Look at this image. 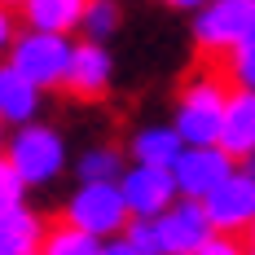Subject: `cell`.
I'll list each match as a JSON object with an SVG mask.
<instances>
[{"mask_svg":"<svg viewBox=\"0 0 255 255\" xmlns=\"http://www.w3.org/2000/svg\"><path fill=\"white\" fill-rule=\"evenodd\" d=\"M4 158L9 167L22 176L26 189H49L71 172V145L62 136V128L44 124V119H31V124L9 128L4 136Z\"/></svg>","mask_w":255,"mask_h":255,"instance_id":"6da1fadb","label":"cell"},{"mask_svg":"<svg viewBox=\"0 0 255 255\" xmlns=\"http://www.w3.org/2000/svg\"><path fill=\"white\" fill-rule=\"evenodd\" d=\"M229 79L220 71H198L180 84L176 106H172V128L180 132L185 145H211L220 132V110H225Z\"/></svg>","mask_w":255,"mask_h":255,"instance_id":"7a4b0ae2","label":"cell"},{"mask_svg":"<svg viewBox=\"0 0 255 255\" xmlns=\"http://www.w3.org/2000/svg\"><path fill=\"white\" fill-rule=\"evenodd\" d=\"M4 62L26 75L40 93L49 88H62V75H66V62H71V35H57V31H35L26 26L9 40L4 49Z\"/></svg>","mask_w":255,"mask_h":255,"instance_id":"3957f363","label":"cell"},{"mask_svg":"<svg viewBox=\"0 0 255 255\" xmlns=\"http://www.w3.org/2000/svg\"><path fill=\"white\" fill-rule=\"evenodd\" d=\"M62 220L93 238H115L128 225V207L115 180H75V189L62 203Z\"/></svg>","mask_w":255,"mask_h":255,"instance_id":"277c9868","label":"cell"},{"mask_svg":"<svg viewBox=\"0 0 255 255\" xmlns=\"http://www.w3.org/2000/svg\"><path fill=\"white\" fill-rule=\"evenodd\" d=\"M194 44L207 57H225L233 44L255 35V0H203L194 9Z\"/></svg>","mask_w":255,"mask_h":255,"instance_id":"5b68a950","label":"cell"},{"mask_svg":"<svg viewBox=\"0 0 255 255\" xmlns=\"http://www.w3.org/2000/svg\"><path fill=\"white\" fill-rule=\"evenodd\" d=\"M198 203H203L207 220H211V233H238L242 238L247 225L255 220V180L242 167H233L229 176Z\"/></svg>","mask_w":255,"mask_h":255,"instance_id":"8992f818","label":"cell"},{"mask_svg":"<svg viewBox=\"0 0 255 255\" xmlns=\"http://www.w3.org/2000/svg\"><path fill=\"white\" fill-rule=\"evenodd\" d=\"M233 167H238V158L225 154L216 141L211 145H180L176 163H172V180H176L180 198H207Z\"/></svg>","mask_w":255,"mask_h":255,"instance_id":"52a82bcc","label":"cell"},{"mask_svg":"<svg viewBox=\"0 0 255 255\" xmlns=\"http://www.w3.org/2000/svg\"><path fill=\"white\" fill-rule=\"evenodd\" d=\"M115 84V57L106 44L97 40H71V62H66V75L62 88L79 97V102H102Z\"/></svg>","mask_w":255,"mask_h":255,"instance_id":"ba28073f","label":"cell"},{"mask_svg":"<svg viewBox=\"0 0 255 255\" xmlns=\"http://www.w3.org/2000/svg\"><path fill=\"white\" fill-rule=\"evenodd\" d=\"M119 194H124L128 216H158L167 211V203L176 198V180L172 167H150V163H128L119 172Z\"/></svg>","mask_w":255,"mask_h":255,"instance_id":"9c48e42d","label":"cell"},{"mask_svg":"<svg viewBox=\"0 0 255 255\" xmlns=\"http://www.w3.org/2000/svg\"><path fill=\"white\" fill-rule=\"evenodd\" d=\"M158 229H163V247L167 251L194 255L211 238V220H207V211H203L198 198H180L176 194L167 203V211H158Z\"/></svg>","mask_w":255,"mask_h":255,"instance_id":"30bf717a","label":"cell"},{"mask_svg":"<svg viewBox=\"0 0 255 255\" xmlns=\"http://www.w3.org/2000/svg\"><path fill=\"white\" fill-rule=\"evenodd\" d=\"M216 145L233 158H242L247 150H255V93L251 88H233L225 93V110H220V132Z\"/></svg>","mask_w":255,"mask_h":255,"instance_id":"8fae6325","label":"cell"},{"mask_svg":"<svg viewBox=\"0 0 255 255\" xmlns=\"http://www.w3.org/2000/svg\"><path fill=\"white\" fill-rule=\"evenodd\" d=\"M40 110H44V93L26 75H18L9 62H0V119H4V128L31 124V119H40Z\"/></svg>","mask_w":255,"mask_h":255,"instance_id":"7c38bea8","label":"cell"},{"mask_svg":"<svg viewBox=\"0 0 255 255\" xmlns=\"http://www.w3.org/2000/svg\"><path fill=\"white\" fill-rule=\"evenodd\" d=\"M180 132L172 124H141L128 141V163H150V167H172L180 154Z\"/></svg>","mask_w":255,"mask_h":255,"instance_id":"4fadbf2b","label":"cell"},{"mask_svg":"<svg viewBox=\"0 0 255 255\" xmlns=\"http://www.w3.org/2000/svg\"><path fill=\"white\" fill-rule=\"evenodd\" d=\"M40 238H44V220L31 207L0 216V255H40Z\"/></svg>","mask_w":255,"mask_h":255,"instance_id":"5bb4252c","label":"cell"},{"mask_svg":"<svg viewBox=\"0 0 255 255\" xmlns=\"http://www.w3.org/2000/svg\"><path fill=\"white\" fill-rule=\"evenodd\" d=\"M22 22L35 31H57V35H75L84 0H22Z\"/></svg>","mask_w":255,"mask_h":255,"instance_id":"9a60e30c","label":"cell"},{"mask_svg":"<svg viewBox=\"0 0 255 255\" xmlns=\"http://www.w3.org/2000/svg\"><path fill=\"white\" fill-rule=\"evenodd\" d=\"M97 247H102V238L75 229L66 220L44 225V238H40V255H97Z\"/></svg>","mask_w":255,"mask_h":255,"instance_id":"2e32d148","label":"cell"},{"mask_svg":"<svg viewBox=\"0 0 255 255\" xmlns=\"http://www.w3.org/2000/svg\"><path fill=\"white\" fill-rule=\"evenodd\" d=\"M124 167L128 154L119 145H88L84 154H75V180H119Z\"/></svg>","mask_w":255,"mask_h":255,"instance_id":"e0dca14e","label":"cell"},{"mask_svg":"<svg viewBox=\"0 0 255 255\" xmlns=\"http://www.w3.org/2000/svg\"><path fill=\"white\" fill-rule=\"evenodd\" d=\"M119 22H124L119 0H84V13H79V35H84V40L106 44V40L119 31Z\"/></svg>","mask_w":255,"mask_h":255,"instance_id":"ac0fdd59","label":"cell"},{"mask_svg":"<svg viewBox=\"0 0 255 255\" xmlns=\"http://www.w3.org/2000/svg\"><path fill=\"white\" fill-rule=\"evenodd\" d=\"M225 79L233 88H251L255 93V35H247L242 44H233L225 53Z\"/></svg>","mask_w":255,"mask_h":255,"instance_id":"d6986e66","label":"cell"},{"mask_svg":"<svg viewBox=\"0 0 255 255\" xmlns=\"http://www.w3.org/2000/svg\"><path fill=\"white\" fill-rule=\"evenodd\" d=\"M124 238L141 255H167V247H163V229H158V216H128Z\"/></svg>","mask_w":255,"mask_h":255,"instance_id":"ffe728a7","label":"cell"},{"mask_svg":"<svg viewBox=\"0 0 255 255\" xmlns=\"http://www.w3.org/2000/svg\"><path fill=\"white\" fill-rule=\"evenodd\" d=\"M18 207H26V185H22V176L9 167V158L0 154V216H4V211H18Z\"/></svg>","mask_w":255,"mask_h":255,"instance_id":"44dd1931","label":"cell"},{"mask_svg":"<svg viewBox=\"0 0 255 255\" xmlns=\"http://www.w3.org/2000/svg\"><path fill=\"white\" fill-rule=\"evenodd\" d=\"M194 255H247V247H242L238 233H211Z\"/></svg>","mask_w":255,"mask_h":255,"instance_id":"7402d4cb","label":"cell"},{"mask_svg":"<svg viewBox=\"0 0 255 255\" xmlns=\"http://www.w3.org/2000/svg\"><path fill=\"white\" fill-rule=\"evenodd\" d=\"M97 255H141L132 242H128L124 233H115V238H102V247H97Z\"/></svg>","mask_w":255,"mask_h":255,"instance_id":"603a6c76","label":"cell"},{"mask_svg":"<svg viewBox=\"0 0 255 255\" xmlns=\"http://www.w3.org/2000/svg\"><path fill=\"white\" fill-rule=\"evenodd\" d=\"M18 35V22H13V9L9 4H0V57H4V49H9V40Z\"/></svg>","mask_w":255,"mask_h":255,"instance_id":"cb8c5ba5","label":"cell"},{"mask_svg":"<svg viewBox=\"0 0 255 255\" xmlns=\"http://www.w3.org/2000/svg\"><path fill=\"white\" fill-rule=\"evenodd\" d=\"M163 4H167V9H176V13H194L203 0H163Z\"/></svg>","mask_w":255,"mask_h":255,"instance_id":"d4e9b609","label":"cell"},{"mask_svg":"<svg viewBox=\"0 0 255 255\" xmlns=\"http://www.w3.org/2000/svg\"><path fill=\"white\" fill-rule=\"evenodd\" d=\"M238 167H242V172H247V176L255 180V150H247V154H242V158H238Z\"/></svg>","mask_w":255,"mask_h":255,"instance_id":"484cf974","label":"cell"},{"mask_svg":"<svg viewBox=\"0 0 255 255\" xmlns=\"http://www.w3.org/2000/svg\"><path fill=\"white\" fill-rule=\"evenodd\" d=\"M242 247H247V255H255V220L247 225V233H242Z\"/></svg>","mask_w":255,"mask_h":255,"instance_id":"4316f807","label":"cell"},{"mask_svg":"<svg viewBox=\"0 0 255 255\" xmlns=\"http://www.w3.org/2000/svg\"><path fill=\"white\" fill-rule=\"evenodd\" d=\"M4 136H9V128H4V119H0V154H4Z\"/></svg>","mask_w":255,"mask_h":255,"instance_id":"83f0119b","label":"cell"},{"mask_svg":"<svg viewBox=\"0 0 255 255\" xmlns=\"http://www.w3.org/2000/svg\"><path fill=\"white\" fill-rule=\"evenodd\" d=\"M0 4H9V9H18V4H22V0H0Z\"/></svg>","mask_w":255,"mask_h":255,"instance_id":"f1b7e54d","label":"cell"},{"mask_svg":"<svg viewBox=\"0 0 255 255\" xmlns=\"http://www.w3.org/2000/svg\"><path fill=\"white\" fill-rule=\"evenodd\" d=\"M167 255H185V251H167Z\"/></svg>","mask_w":255,"mask_h":255,"instance_id":"f546056e","label":"cell"}]
</instances>
